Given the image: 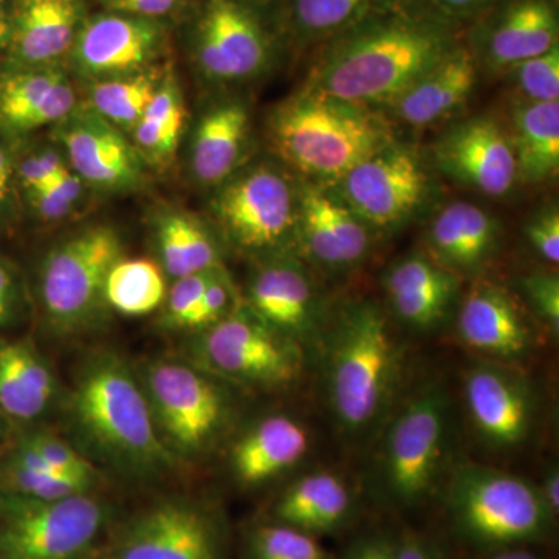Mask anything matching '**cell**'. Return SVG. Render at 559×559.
I'll return each instance as SVG.
<instances>
[{
  "label": "cell",
  "instance_id": "obj_1",
  "mask_svg": "<svg viewBox=\"0 0 559 559\" xmlns=\"http://www.w3.org/2000/svg\"><path fill=\"white\" fill-rule=\"evenodd\" d=\"M460 22L401 3L323 44L305 86L367 108H388L462 40Z\"/></svg>",
  "mask_w": 559,
  "mask_h": 559
},
{
  "label": "cell",
  "instance_id": "obj_2",
  "mask_svg": "<svg viewBox=\"0 0 559 559\" xmlns=\"http://www.w3.org/2000/svg\"><path fill=\"white\" fill-rule=\"evenodd\" d=\"M73 444L97 466L124 479L156 480L179 462L154 428L138 370L114 349L81 360L64 399Z\"/></svg>",
  "mask_w": 559,
  "mask_h": 559
},
{
  "label": "cell",
  "instance_id": "obj_3",
  "mask_svg": "<svg viewBox=\"0 0 559 559\" xmlns=\"http://www.w3.org/2000/svg\"><path fill=\"white\" fill-rule=\"evenodd\" d=\"M267 138L286 167L319 186H333L396 139L380 110L307 86L275 106Z\"/></svg>",
  "mask_w": 559,
  "mask_h": 559
},
{
  "label": "cell",
  "instance_id": "obj_4",
  "mask_svg": "<svg viewBox=\"0 0 559 559\" xmlns=\"http://www.w3.org/2000/svg\"><path fill=\"white\" fill-rule=\"evenodd\" d=\"M124 257L120 231L92 224L55 241L40 257L33 285V307L47 333L72 340L108 320L106 280Z\"/></svg>",
  "mask_w": 559,
  "mask_h": 559
},
{
  "label": "cell",
  "instance_id": "obj_5",
  "mask_svg": "<svg viewBox=\"0 0 559 559\" xmlns=\"http://www.w3.org/2000/svg\"><path fill=\"white\" fill-rule=\"evenodd\" d=\"M399 345L384 312L356 301L341 312L331 337L326 390L334 418L349 433L371 428L399 377Z\"/></svg>",
  "mask_w": 559,
  "mask_h": 559
},
{
  "label": "cell",
  "instance_id": "obj_6",
  "mask_svg": "<svg viewBox=\"0 0 559 559\" xmlns=\"http://www.w3.org/2000/svg\"><path fill=\"white\" fill-rule=\"evenodd\" d=\"M447 503L452 532L487 554L543 543L554 530V514L539 488L488 466H460Z\"/></svg>",
  "mask_w": 559,
  "mask_h": 559
},
{
  "label": "cell",
  "instance_id": "obj_7",
  "mask_svg": "<svg viewBox=\"0 0 559 559\" xmlns=\"http://www.w3.org/2000/svg\"><path fill=\"white\" fill-rule=\"evenodd\" d=\"M135 370L154 428L173 457L194 462L218 447L234 417L223 381L176 356L145 360Z\"/></svg>",
  "mask_w": 559,
  "mask_h": 559
},
{
  "label": "cell",
  "instance_id": "obj_8",
  "mask_svg": "<svg viewBox=\"0 0 559 559\" xmlns=\"http://www.w3.org/2000/svg\"><path fill=\"white\" fill-rule=\"evenodd\" d=\"M186 38L202 79L241 83L271 69L283 36L275 14L261 0H200Z\"/></svg>",
  "mask_w": 559,
  "mask_h": 559
},
{
  "label": "cell",
  "instance_id": "obj_9",
  "mask_svg": "<svg viewBox=\"0 0 559 559\" xmlns=\"http://www.w3.org/2000/svg\"><path fill=\"white\" fill-rule=\"evenodd\" d=\"M299 179L272 162L246 165L213 190L210 213L224 240L249 255H277L296 245Z\"/></svg>",
  "mask_w": 559,
  "mask_h": 559
},
{
  "label": "cell",
  "instance_id": "obj_10",
  "mask_svg": "<svg viewBox=\"0 0 559 559\" xmlns=\"http://www.w3.org/2000/svg\"><path fill=\"white\" fill-rule=\"evenodd\" d=\"M187 359L219 381L280 389L300 377V344L271 329L242 301L231 314L193 333Z\"/></svg>",
  "mask_w": 559,
  "mask_h": 559
},
{
  "label": "cell",
  "instance_id": "obj_11",
  "mask_svg": "<svg viewBox=\"0 0 559 559\" xmlns=\"http://www.w3.org/2000/svg\"><path fill=\"white\" fill-rule=\"evenodd\" d=\"M109 516L95 492L53 500L0 492V559H83Z\"/></svg>",
  "mask_w": 559,
  "mask_h": 559
},
{
  "label": "cell",
  "instance_id": "obj_12",
  "mask_svg": "<svg viewBox=\"0 0 559 559\" xmlns=\"http://www.w3.org/2000/svg\"><path fill=\"white\" fill-rule=\"evenodd\" d=\"M326 187L373 234H385L401 229L425 209L432 178L418 150L395 139Z\"/></svg>",
  "mask_w": 559,
  "mask_h": 559
},
{
  "label": "cell",
  "instance_id": "obj_13",
  "mask_svg": "<svg viewBox=\"0 0 559 559\" xmlns=\"http://www.w3.org/2000/svg\"><path fill=\"white\" fill-rule=\"evenodd\" d=\"M447 437L443 390H421L399 412L385 433L382 480L390 506L409 510L429 498L439 480Z\"/></svg>",
  "mask_w": 559,
  "mask_h": 559
},
{
  "label": "cell",
  "instance_id": "obj_14",
  "mask_svg": "<svg viewBox=\"0 0 559 559\" xmlns=\"http://www.w3.org/2000/svg\"><path fill=\"white\" fill-rule=\"evenodd\" d=\"M110 559H226L223 522L197 500H157L123 524Z\"/></svg>",
  "mask_w": 559,
  "mask_h": 559
},
{
  "label": "cell",
  "instance_id": "obj_15",
  "mask_svg": "<svg viewBox=\"0 0 559 559\" xmlns=\"http://www.w3.org/2000/svg\"><path fill=\"white\" fill-rule=\"evenodd\" d=\"M168 46V21L103 10L87 14L68 62L76 75L94 83L154 68Z\"/></svg>",
  "mask_w": 559,
  "mask_h": 559
},
{
  "label": "cell",
  "instance_id": "obj_16",
  "mask_svg": "<svg viewBox=\"0 0 559 559\" xmlns=\"http://www.w3.org/2000/svg\"><path fill=\"white\" fill-rule=\"evenodd\" d=\"M53 135L70 170L84 186L102 193L124 194L142 189L145 160L123 131L86 105L58 121Z\"/></svg>",
  "mask_w": 559,
  "mask_h": 559
},
{
  "label": "cell",
  "instance_id": "obj_17",
  "mask_svg": "<svg viewBox=\"0 0 559 559\" xmlns=\"http://www.w3.org/2000/svg\"><path fill=\"white\" fill-rule=\"evenodd\" d=\"M479 14L463 43L477 64L492 72H507L558 46L557 0H495Z\"/></svg>",
  "mask_w": 559,
  "mask_h": 559
},
{
  "label": "cell",
  "instance_id": "obj_18",
  "mask_svg": "<svg viewBox=\"0 0 559 559\" xmlns=\"http://www.w3.org/2000/svg\"><path fill=\"white\" fill-rule=\"evenodd\" d=\"M432 159L444 176L487 197H506L520 180L509 131L488 116L448 128L433 143Z\"/></svg>",
  "mask_w": 559,
  "mask_h": 559
},
{
  "label": "cell",
  "instance_id": "obj_19",
  "mask_svg": "<svg viewBox=\"0 0 559 559\" xmlns=\"http://www.w3.org/2000/svg\"><path fill=\"white\" fill-rule=\"evenodd\" d=\"M373 231L330 190L299 179L296 246L326 270H347L366 259Z\"/></svg>",
  "mask_w": 559,
  "mask_h": 559
},
{
  "label": "cell",
  "instance_id": "obj_20",
  "mask_svg": "<svg viewBox=\"0 0 559 559\" xmlns=\"http://www.w3.org/2000/svg\"><path fill=\"white\" fill-rule=\"evenodd\" d=\"M242 301L264 323L289 340H310L318 326L319 299L304 264L289 252L260 259Z\"/></svg>",
  "mask_w": 559,
  "mask_h": 559
},
{
  "label": "cell",
  "instance_id": "obj_21",
  "mask_svg": "<svg viewBox=\"0 0 559 559\" xmlns=\"http://www.w3.org/2000/svg\"><path fill=\"white\" fill-rule=\"evenodd\" d=\"M465 403L481 439L500 450L520 447L535 421V401L527 382L496 366H477L466 373Z\"/></svg>",
  "mask_w": 559,
  "mask_h": 559
},
{
  "label": "cell",
  "instance_id": "obj_22",
  "mask_svg": "<svg viewBox=\"0 0 559 559\" xmlns=\"http://www.w3.org/2000/svg\"><path fill=\"white\" fill-rule=\"evenodd\" d=\"M86 17L84 0H22L10 20L9 66L61 64L68 60Z\"/></svg>",
  "mask_w": 559,
  "mask_h": 559
},
{
  "label": "cell",
  "instance_id": "obj_23",
  "mask_svg": "<svg viewBox=\"0 0 559 559\" xmlns=\"http://www.w3.org/2000/svg\"><path fill=\"white\" fill-rule=\"evenodd\" d=\"M60 400L57 371L36 342L0 336V412L16 426L36 425Z\"/></svg>",
  "mask_w": 559,
  "mask_h": 559
},
{
  "label": "cell",
  "instance_id": "obj_24",
  "mask_svg": "<svg viewBox=\"0 0 559 559\" xmlns=\"http://www.w3.org/2000/svg\"><path fill=\"white\" fill-rule=\"evenodd\" d=\"M479 79V64L463 39L426 70L388 109L401 123L430 127L469 100Z\"/></svg>",
  "mask_w": 559,
  "mask_h": 559
},
{
  "label": "cell",
  "instance_id": "obj_25",
  "mask_svg": "<svg viewBox=\"0 0 559 559\" xmlns=\"http://www.w3.org/2000/svg\"><path fill=\"white\" fill-rule=\"evenodd\" d=\"M384 289L401 322L415 330H432L450 316L460 280L429 257L411 253L390 267Z\"/></svg>",
  "mask_w": 559,
  "mask_h": 559
},
{
  "label": "cell",
  "instance_id": "obj_26",
  "mask_svg": "<svg viewBox=\"0 0 559 559\" xmlns=\"http://www.w3.org/2000/svg\"><path fill=\"white\" fill-rule=\"evenodd\" d=\"M250 142V114L240 100L210 106L191 132L190 171L204 189L215 190L245 167Z\"/></svg>",
  "mask_w": 559,
  "mask_h": 559
},
{
  "label": "cell",
  "instance_id": "obj_27",
  "mask_svg": "<svg viewBox=\"0 0 559 559\" xmlns=\"http://www.w3.org/2000/svg\"><path fill=\"white\" fill-rule=\"evenodd\" d=\"M457 329L468 347L495 358H520L532 334L509 290L477 283L460 305Z\"/></svg>",
  "mask_w": 559,
  "mask_h": 559
},
{
  "label": "cell",
  "instance_id": "obj_28",
  "mask_svg": "<svg viewBox=\"0 0 559 559\" xmlns=\"http://www.w3.org/2000/svg\"><path fill=\"white\" fill-rule=\"evenodd\" d=\"M499 242V221L473 202H451L437 213L428 231L432 260L455 275L484 270Z\"/></svg>",
  "mask_w": 559,
  "mask_h": 559
},
{
  "label": "cell",
  "instance_id": "obj_29",
  "mask_svg": "<svg viewBox=\"0 0 559 559\" xmlns=\"http://www.w3.org/2000/svg\"><path fill=\"white\" fill-rule=\"evenodd\" d=\"M310 450V436L297 419L272 415L235 441L230 468L245 488H259L294 468Z\"/></svg>",
  "mask_w": 559,
  "mask_h": 559
},
{
  "label": "cell",
  "instance_id": "obj_30",
  "mask_svg": "<svg viewBox=\"0 0 559 559\" xmlns=\"http://www.w3.org/2000/svg\"><path fill=\"white\" fill-rule=\"evenodd\" d=\"M356 502L348 485L331 473H312L280 495L272 518L280 524L318 538L347 528L355 520Z\"/></svg>",
  "mask_w": 559,
  "mask_h": 559
},
{
  "label": "cell",
  "instance_id": "obj_31",
  "mask_svg": "<svg viewBox=\"0 0 559 559\" xmlns=\"http://www.w3.org/2000/svg\"><path fill=\"white\" fill-rule=\"evenodd\" d=\"M401 3L403 0H278L274 14L283 39L299 47L323 46L360 21Z\"/></svg>",
  "mask_w": 559,
  "mask_h": 559
},
{
  "label": "cell",
  "instance_id": "obj_32",
  "mask_svg": "<svg viewBox=\"0 0 559 559\" xmlns=\"http://www.w3.org/2000/svg\"><path fill=\"white\" fill-rule=\"evenodd\" d=\"M156 263L170 282L224 266L215 234L193 213L164 209L153 219Z\"/></svg>",
  "mask_w": 559,
  "mask_h": 559
},
{
  "label": "cell",
  "instance_id": "obj_33",
  "mask_svg": "<svg viewBox=\"0 0 559 559\" xmlns=\"http://www.w3.org/2000/svg\"><path fill=\"white\" fill-rule=\"evenodd\" d=\"M509 135L522 182L536 186L557 178L559 102L518 103L511 114Z\"/></svg>",
  "mask_w": 559,
  "mask_h": 559
},
{
  "label": "cell",
  "instance_id": "obj_34",
  "mask_svg": "<svg viewBox=\"0 0 559 559\" xmlns=\"http://www.w3.org/2000/svg\"><path fill=\"white\" fill-rule=\"evenodd\" d=\"M186 127L182 90L173 72L167 70L148 108L131 131V140L145 164L167 167L175 159Z\"/></svg>",
  "mask_w": 559,
  "mask_h": 559
},
{
  "label": "cell",
  "instance_id": "obj_35",
  "mask_svg": "<svg viewBox=\"0 0 559 559\" xmlns=\"http://www.w3.org/2000/svg\"><path fill=\"white\" fill-rule=\"evenodd\" d=\"M62 64L14 68L0 73V131L10 135L38 130L44 97L66 75Z\"/></svg>",
  "mask_w": 559,
  "mask_h": 559
},
{
  "label": "cell",
  "instance_id": "obj_36",
  "mask_svg": "<svg viewBox=\"0 0 559 559\" xmlns=\"http://www.w3.org/2000/svg\"><path fill=\"white\" fill-rule=\"evenodd\" d=\"M167 69L160 64L132 75L94 81L87 91V108L97 112L124 134H131L143 112L148 108L151 98L156 94Z\"/></svg>",
  "mask_w": 559,
  "mask_h": 559
},
{
  "label": "cell",
  "instance_id": "obj_37",
  "mask_svg": "<svg viewBox=\"0 0 559 559\" xmlns=\"http://www.w3.org/2000/svg\"><path fill=\"white\" fill-rule=\"evenodd\" d=\"M0 492L17 498L53 500L95 492V487L50 469L5 441L0 447Z\"/></svg>",
  "mask_w": 559,
  "mask_h": 559
},
{
  "label": "cell",
  "instance_id": "obj_38",
  "mask_svg": "<svg viewBox=\"0 0 559 559\" xmlns=\"http://www.w3.org/2000/svg\"><path fill=\"white\" fill-rule=\"evenodd\" d=\"M167 289V275L156 261L123 257L109 271L106 301L117 314L142 318L159 311Z\"/></svg>",
  "mask_w": 559,
  "mask_h": 559
},
{
  "label": "cell",
  "instance_id": "obj_39",
  "mask_svg": "<svg viewBox=\"0 0 559 559\" xmlns=\"http://www.w3.org/2000/svg\"><path fill=\"white\" fill-rule=\"evenodd\" d=\"M7 441L57 473L75 477L95 488L102 481V471L86 455L81 454L72 441L58 436L53 430L40 428L38 423L16 426Z\"/></svg>",
  "mask_w": 559,
  "mask_h": 559
},
{
  "label": "cell",
  "instance_id": "obj_40",
  "mask_svg": "<svg viewBox=\"0 0 559 559\" xmlns=\"http://www.w3.org/2000/svg\"><path fill=\"white\" fill-rule=\"evenodd\" d=\"M245 559H336L314 536L280 522H264L250 530Z\"/></svg>",
  "mask_w": 559,
  "mask_h": 559
},
{
  "label": "cell",
  "instance_id": "obj_41",
  "mask_svg": "<svg viewBox=\"0 0 559 559\" xmlns=\"http://www.w3.org/2000/svg\"><path fill=\"white\" fill-rule=\"evenodd\" d=\"M527 102H559V47L507 70Z\"/></svg>",
  "mask_w": 559,
  "mask_h": 559
},
{
  "label": "cell",
  "instance_id": "obj_42",
  "mask_svg": "<svg viewBox=\"0 0 559 559\" xmlns=\"http://www.w3.org/2000/svg\"><path fill=\"white\" fill-rule=\"evenodd\" d=\"M219 267L197 272V274L186 275V277L170 282L167 294H165L164 304L159 308L157 325L165 331L186 330L191 312L200 304L209 283L215 277Z\"/></svg>",
  "mask_w": 559,
  "mask_h": 559
},
{
  "label": "cell",
  "instance_id": "obj_43",
  "mask_svg": "<svg viewBox=\"0 0 559 559\" xmlns=\"http://www.w3.org/2000/svg\"><path fill=\"white\" fill-rule=\"evenodd\" d=\"M33 297L20 267L0 255V336L14 334L33 311Z\"/></svg>",
  "mask_w": 559,
  "mask_h": 559
},
{
  "label": "cell",
  "instance_id": "obj_44",
  "mask_svg": "<svg viewBox=\"0 0 559 559\" xmlns=\"http://www.w3.org/2000/svg\"><path fill=\"white\" fill-rule=\"evenodd\" d=\"M241 304L240 293H238L229 272L224 266L219 267L215 277L209 283L200 304L191 312L183 331L197 333V331L209 329L231 314Z\"/></svg>",
  "mask_w": 559,
  "mask_h": 559
},
{
  "label": "cell",
  "instance_id": "obj_45",
  "mask_svg": "<svg viewBox=\"0 0 559 559\" xmlns=\"http://www.w3.org/2000/svg\"><path fill=\"white\" fill-rule=\"evenodd\" d=\"M533 310L557 336L559 330V278L554 272H535L521 280Z\"/></svg>",
  "mask_w": 559,
  "mask_h": 559
},
{
  "label": "cell",
  "instance_id": "obj_46",
  "mask_svg": "<svg viewBox=\"0 0 559 559\" xmlns=\"http://www.w3.org/2000/svg\"><path fill=\"white\" fill-rule=\"evenodd\" d=\"M68 170L69 165L62 153L46 148L36 151L21 160L20 167H17V178L27 194L44 189Z\"/></svg>",
  "mask_w": 559,
  "mask_h": 559
},
{
  "label": "cell",
  "instance_id": "obj_47",
  "mask_svg": "<svg viewBox=\"0 0 559 559\" xmlns=\"http://www.w3.org/2000/svg\"><path fill=\"white\" fill-rule=\"evenodd\" d=\"M525 237L533 250L547 263H559V212L550 204L539 209L525 224Z\"/></svg>",
  "mask_w": 559,
  "mask_h": 559
},
{
  "label": "cell",
  "instance_id": "obj_48",
  "mask_svg": "<svg viewBox=\"0 0 559 559\" xmlns=\"http://www.w3.org/2000/svg\"><path fill=\"white\" fill-rule=\"evenodd\" d=\"M97 2L103 10L168 21L171 14L186 9L191 0H97Z\"/></svg>",
  "mask_w": 559,
  "mask_h": 559
},
{
  "label": "cell",
  "instance_id": "obj_49",
  "mask_svg": "<svg viewBox=\"0 0 559 559\" xmlns=\"http://www.w3.org/2000/svg\"><path fill=\"white\" fill-rule=\"evenodd\" d=\"M495 0H403V5L430 11L448 20L460 22L468 16H479Z\"/></svg>",
  "mask_w": 559,
  "mask_h": 559
},
{
  "label": "cell",
  "instance_id": "obj_50",
  "mask_svg": "<svg viewBox=\"0 0 559 559\" xmlns=\"http://www.w3.org/2000/svg\"><path fill=\"white\" fill-rule=\"evenodd\" d=\"M395 557V536L389 533H364L342 555L341 559H393Z\"/></svg>",
  "mask_w": 559,
  "mask_h": 559
},
{
  "label": "cell",
  "instance_id": "obj_51",
  "mask_svg": "<svg viewBox=\"0 0 559 559\" xmlns=\"http://www.w3.org/2000/svg\"><path fill=\"white\" fill-rule=\"evenodd\" d=\"M393 559H450L436 539L418 532H403L395 536Z\"/></svg>",
  "mask_w": 559,
  "mask_h": 559
},
{
  "label": "cell",
  "instance_id": "obj_52",
  "mask_svg": "<svg viewBox=\"0 0 559 559\" xmlns=\"http://www.w3.org/2000/svg\"><path fill=\"white\" fill-rule=\"evenodd\" d=\"M27 198L36 215L49 223L68 218L75 210V205L66 200L60 191L55 190L51 186L27 193Z\"/></svg>",
  "mask_w": 559,
  "mask_h": 559
},
{
  "label": "cell",
  "instance_id": "obj_53",
  "mask_svg": "<svg viewBox=\"0 0 559 559\" xmlns=\"http://www.w3.org/2000/svg\"><path fill=\"white\" fill-rule=\"evenodd\" d=\"M539 491L543 495L544 502L549 507L550 513L557 520L559 513V474L557 468L547 473L543 488H539Z\"/></svg>",
  "mask_w": 559,
  "mask_h": 559
},
{
  "label": "cell",
  "instance_id": "obj_54",
  "mask_svg": "<svg viewBox=\"0 0 559 559\" xmlns=\"http://www.w3.org/2000/svg\"><path fill=\"white\" fill-rule=\"evenodd\" d=\"M484 559H543L530 546L506 547V549L488 551Z\"/></svg>",
  "mask_w": 559,
  "mask_h": 559
},
{
  "label": "cell",
  "instance_id": "obj_55",
  "mask_svg": "<svg viewBox=\"0 0 559 559\" xmlns=\"http://www.w3.org/2000/svg\"><path fill=\"white\" fill-rule=\"evenodd\" d=\"M13 173V162H11L9 151L3 148L2 143H0V190L5 191V193L10 191Z\"/></svg>",
  "mask_w": 559,
  "mask_h": 559
},
{
  "label": "cell",
  "instance_id": "obj_56",
  "mask_svg": "<svg viewBox=\"0 0 559 559\" xmlns=\"http://www.w3.org/2000/svg\"><path fill=\"white\" fill-rule=\"evenodd\" d=\"M10 36V17L7 16V11L3 9L2 0H0V46L7 44Z\"/></svg>",
  "mask_w": 559,
  "mask_h": 559
},
{
  "label": "cell",
  "instance_id": "obj_57",
  "mask_svg": "<svg viewBox=\"0 0 559 559\" xmlns=\"http://www.w3.org/2000/svg\"><path fill=\"white\" fill-rule=\"evenodd\" d=\"M14 428H16V425H14L11 419L7 418L5 415L0 412V447H2V444L10 439Z\"/></svg>",
  "mask_w": 559,
  "mask_h": 559
},
{
  "label": "cell",
  "instance_id": "obj_58",
  "mask_svg": "<svg viewBox=\"0 0 559 559\" xmlns=\"http://www.w3.org/2000/svg\"><path fill=\"white\" fill-rule=\"evenodd\" d=\"M7 198H9V193H5V191L0 190V209H2L3 204H5Z\"/></svg>",
  "mask_w": 559,
  "mask_h": 559
},
{
  "label": "cell",
  "instance_id": "obj_59",
  "mask_svg": "<svg viewBox=\"0 0 559 559\" xmlns=\"http://www.w3.org/2000/svg\"><path fill=\"white\" fill-rule=\"evenodd\" d=\"M108 559H110V558H108Z\"/></svg>",
  "mask_w": 559,
  "mask_h": 559
}]
</instances>
